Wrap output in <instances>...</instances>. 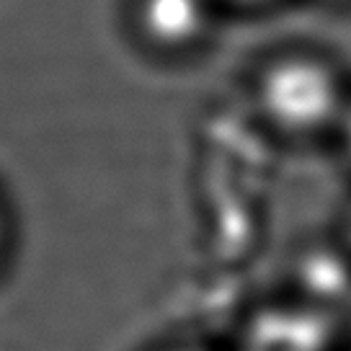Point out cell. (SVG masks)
Masks as SVG:
<instances>
[{"label":"cell","instance_id":"52a82bcc","mask_svg":"<svg viewBox=\"0 0 351 351\" xmlns=\"http://www.w3.org/2000/svg\"><path fill=\"white\" fill-rule=\"evenodd\" d=\"M349 230H351V222H349Z\"/></svg>","mask_w":351,"mask_h":351},{"label":"cell","instance_id":"6da1fadb","mask_svg":"<svg viewBox=\"0 0 351 351\" xmlns=\"http://www.w3.org/2000/svg\"><path fill=\"white\" fill-rule=\"evenodd\" d=\"M256 101L266 121L289 137H313L341 127L351 106L339 70L307 52H289L263 65Z\"/></svg>","mask_w":351,"mask_h":351},{"label":"cell","instance_id":"5b68a950","mask_svg":"<svg viewBox=\"0 0 351 351\" xmlns=\"http://www.w3.org/2000/svg\"><path fill=\"white\" fill-rule=\"evenodd\" d=\"M341 130H343L346 150H349V155H351V106H349V111H346V119H343V124H341Z\"/></svg>","mask_w":351,"mask_h":351},{"label":"cell","instance_id":"7a4b0ae2","mask_svg":"<svg viewBox=\"0 0 351 351\" xmlns=\"http://www.w3.org/2000/svg\"><path fill=\"white\" fill-rule=\"evenodd\" d=\"M215 8V0H134V26L155 52L186 55L209 36Z\"/></svg>","mask_w":351,"mask_h":351},{"label":"cell","instance_id":"8992f818","mask_svg":"<svg viewBox=\"0 0 351 351\" xmlns=\"http://www.w3.org/2000/svg\"><path fill=\"white\" fill-rule=\"evenodd\" d=\"M339 3H349V0H339Z\"/></svg>","mask_w":351,"mask_h":351},{"label":"cell","instance_id":"3957f363","mask_svg":"<svg viewBox=\"0 0 351 351\" xmlns=\"http://www.w3.org/2000/svg\"><path fill=\"white\" fill-rule=\"evenodd\" d=\"M11 243H13V230H11V215H8V207L5 202L0 199V269L8 261V253H11Z\"/></svg>","mask_w":351,"mask_h":351},{"label":"cell","instance_id":"277c9868","mask_svg":"<svg viewBox=\"0 0 351 351\" xmlns=\"http://www.w3.org/2000/svg\"><path fill=\"white\" fill-rule=\"evenodd\" d=\"M215 3H222V5H232V8H263V5H271L276 0H215Z\"/></svg>","mask_w":351,"mask_h":351}]
</instances>
